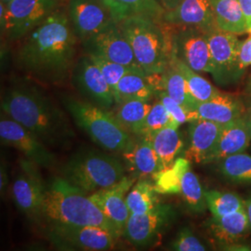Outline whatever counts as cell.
Wrapping results in <instances>:
<instances>
[{"instance_id": "1", "label": "cell", "mask_w": 251, "mask_h": 251, "mask_svg": "<svg viewBox=\"0 0 251 251\" xmlns=\"http://www.w3.org/2000/svg\"><path fill=\"white\" fill-rule=\"evenodd\" d=\"M76 39L69 19L57 9L19 39L15 62L21 70L39 80L61 82L74 65Z\"/></svg>"}, {"instance_id": "2", "label": "cell", "mask_w": 251, "mask_h": 251, "mask_svg": "<svg viewBox=\"0 0 251 251\" xmlns=\"http://www.w3.org/2000/svg\"><path fill=\"white\" fill-rule=\"evenodd\" d=\"M1 108L48 147H66L75 136L63 110L35 86L11 87L2 97Z\"/></svg>"}, {"instance_id": "3", "label": "cell", "mask_w": 251, "mask_h": 251, "mask_svg": "<svg viewBox=\"0 0 251 251\" xmlns=\"http://www.w3.org/2000/svg\"><path fill=\"white\" fill-rule=\"evenodd\" d=\"M42 219L48 225H69L100 227L115 234H123L86 194L67 180L57 177L46 187Z\"/></svg>"}, {"instance_id": "4", "label": "cell", "mask_w": 251, "mask_h": 251, "mask_svg": "<svg viewBox=\"0 0 251 251\" xmlns=\"http://www.w3.org/2000/svg\"><path fill=\"white\" fill-rule=\"evenodd\" d=\"M132 47L140 67L149 74H163L172 57V27L144 17L117 22Z\"/></svg>"}, {"instance_id": "5", "label": "cell", "mask_w": 251, "mask_h": 251, "mask_svg": "<svg viewBox=\"0 0 251 251\" xmlns=\"http://www.w3.org/2000/svg\"><path fill=\"white\" fill-rule=\"evenodd\" d=\"M125 165L116 156L95 149L73 154L62 168V178L91 195L118 183L126 176Z\"/></svg>"}, {"instance_id": "6", "label": "cell", "mask_w": 251, "mask_h": 251, "mask_svg": "<svg viewBox=\"0 0 251 251\" xmlns=\"http://www.w3.org/2000/svg\"><path fill=\"white\" fill-rule=\"evenodd\" d=\"M63 102L75 124L102 149L122 153L131 143V134L118 123L113 112L72 96L63 98Z\"/></svg>"}, {"instance_id": "7", "label": "cell", "mask_w": 251, "mask_h": 251, "mask_svg": "<svg viewBox=\"0 0 251 251\" xmlns=\"http://www.w3.org/2000/svg\"><path fill=\"white\" fill-rule=\"evenodd\" d=\"M59 0H12L1 2V28L11 41L19 40L57 10Z\"/></svg>"}, {"instance_id": "8", "label": "cell", "mask_w": 251, "mask_h": 251, "mask_svg": "<svg viewBox=\"0 0 251 251\" xmlns=\"http://www.w3.org/2000/svg\"><path fill=\"white\" fill-rule=\"evenodd\" d=\"M47 235L60 251H111L118 239L102 228L81 225H49Z\"/></svg>"}, {"instance_id": "9", "label": "cell", "mask_w": 251, "mask_h": 251, "mask_svg": "<svg viewBox=\"0 0 251 251\" xmlns=\"http://www.w3.org/2000/svg\"><path fill=\"white\" fill-rule=\"evenodd\" d=\"M38 166L21 159L19 171L11 185V198L19 210L34 222H42L46 185Z\"/></svg>"}, {"instance_id": "10", "label": "cell", "mask_w": 251, "mask_h": 251, "mask_svg": "<svg viewBox=\"0 0 251 251\" xmlns=\"http://www.w3.org/2000/svg\"><path fill=\"white\" fill-rule=\"evenodd\" d=\"M0 139L3 145L15 148L38 167L49 169L57 163L56 155L46 144L4 112L0 119Z\"/></svg>"}, {"instance_id": "11", "label": "cell", "mask_w": 251, "mask_h": 251, "mask_svg": "<svg viewBox=\"0 0 251 251\" xmlns=\"http://www.w3.org/2000/svg\"><path fill=\"white\" fill-rule=\"evenodd\" d=\"M171 27L172 54L196 72L213 75L207 32L193 27Z\"/></svg>"}, {"instance_id": "12", "label": "cell", "mask_w": 251, "mask_h": 251, "mask_svg": "<svg viewBox=\"0 0 251 251\" xmlns=\"http://www.w3.org/2000/svg\"><path fill=\"white\" fill-rule=\"evenodd\" d=\"M87 54L102 57L130 68H140L134 52L121 27L114 21L98 34L83 41Z\"/></svg>"}, {"instance_id": "13", "label": "cell", "mask_w": 251, "mask_h": 251, "mask_svg": "<svg viewBox=\"0 0 251 251\" xmlns=\"http://www.w3.org/2000/svg\"><path fill=\"white\" fill-rule=\"evenodd\" d=\"M207 40L214 74L212 75L219 83H228L240 77L237 69V58L242 41L237 35L213 28L207 32Z\"/></svg>"}, {"instance_id": "14", "label": "cell", "mask_w": 251, "mask_h": 251, "mask_svg": "<svg viewBox=\"0 0 251 251\" xmlns=\"http://www.w3.org/2000/svg\"><path fill=\"white\" fill-rule=\"evenodd\" d=\"M73 75L76 89L88 101L109 111L117 105L107 81L88 55L75 64Z\"/></svg>"}, {"instance_id": "15", "label": "cell", "mask_w": 251, "mask_h": 251, "mask_svg": "<svg viewBox=\"0 0 251 251\" xmlns=\"http://www.w3.org/2000/svg\"><path fill=\"white\" fill-rule=\"evenodd\" d=\"M69 16L73 29L82 42L115 21L104 0H70Z\"/></svg>"}, {"instance_id": "16", "label": "cell", "mask_w": 251, "mask_h": 251, "mask_svg": "<svg viewBox=\"0 0 251 251\" xmlns=\"http://www.w3.org/2000/svg\"><path fill=\"white\" fill-rule=\"evenodd\" d=\"M174 216L171 206L158 203L144 214H130L123 235L136 247H146L160 235Z\"/></svg>"}, {"instance_id": "17", "label": "cell", "mask_w": 251, "mask_h": 251, "mask_svg": "<svg viewBox=\"0 0 251 251\" xmlns=\"http://www.w3.org/2000/svg\"><path fill=\"white\" fill-rule=\"evenodd\" d=\"M136 180L130 176H125L117 184L90 195V199L108 219L117 225L122 233H124L126 222L130 216L126 198Z\"/></svg>"}, {"instance_id": "18", "label": "cell", "mask_w": 251, "mask_h": 251, "mask_svg": "<svg viewBox=\"0 0 251 251\" xmlns=\"http://www.w3.org/2000/svg\"><path fill=\"white\" fill-rule=\"evenodd\" d=\"M163 22L173 27H193L206 32L216 28L211 0H182L166 10Z\"/></svg>"}, {"instance_id": "19", "label": "cell", "mask_w": 251, "mask_h": 251, "mask_svg": "<svg viewBox=\"0 0 251 251\" xmlns=\"http://www.w3.org/2000/svg\"><path fill=\"white\" fill-rule=\"evenodd\" d=\"M132 139L128 147L122 152L126 171L136 179L154 178L160 171L159 162L150 135L138 136Z\"/></svg>"}, {"instance_id": "20", "label": "cell", "mask_w": 251, "mask_h": 251, "mask_svg": "<svg viewBox=\"0 0 251 251\" xmlns=\"http://www.w3.org/2000/svg\"><path fill=\"white\" fill-rule=\"evenodd\" d=\"M225 125L206 119H195L189 126V146L185 158L196 163H207L214 152Z\"/></svg>"}, {"instance_id": "21", "label": "cell", "mask_w": 251, "mask_h": 251, "mask_svg": "<svg viewBox=\"0 0 251 251\" xmlns=\"http://www.w3.org/2000/svg\"><path fill=\"white\" fill-rule=\"evenodd\" d=\"M246 106L237 97L220 93L214 98L198 102L190 113L189 122L195 119H206L221 125H226L245 116Z\"/></svg>"}, {"instance_id": "22", "label": "cell", "mask_w": 251, "mask_h": 251, "mask_svg": "<svg viewBox=\"0 0 251 251\" xmlns=\"http://www.w3.org/2000/svg\"><path fill=\"white\" fill-rule=\"evenodd\" d=\"M162 90V74H149L143 69H133L126 74L117 85L116 103L130 100H150Z\"/></svg>"}, {"instance_id": "23", "label": "cell", "mask_w": 251, "mask_h": 251, "mask_svg": "<svg viewBox=\"0 0 251 251\" xmlns=\"http://www.w3.org/2000/svg\"><path fill=\"white\" fill-rule=\"evenodd\" d=\"M251 142V116H244L224 126L215 150L208 161H221L235 153L244 152Z\"/></svg>"}, {"instance_id": "24", "label": "cell", "mask_w": 251, "mask_h": 251, "mask_svg": "<svg viewBox=\"0 0 251 251\" xmlns=\"http://www.w3.org/2000/svg\"><path fill=\"white\" fill-rule=\"evenodd\" d=\"M213 238L227 247L235 245L251 232L246 207L223 217H212L208 224Z\"/></svg>"}, {"instance_id": "25", "label": "cell", "mask_w": 251, "mask_h": 251, "mask_svg": "<svg viewBox=\"0 0 251 251\" xmlns=\"http://www.w3.org/2000/svg\"><path fill=\"white\" fill-rule=\"evenodd\" d=\"M116 22L129 17H144L163 22L166 9L160 0H104Z\"/></svg>"}, {"instance_id": "26", "label": "cell", "mask_w": 251, "mask_h": 251, "mask_svg": "<svg viewBox=\"0 0 251 251\" xmlns=\"http://www.w3.org/2000/svg\"><path fill=\"white\" fill-rule=\"evenodd\" d=\"M178 128L179 126H169L150 134L160 171L171 167L183 150L184 143Z\"/></svg>"}, {"instance_id": "27", "label": "cell", "mask_w": 251, "mask_h": 251, "mask_svg": "<svg viewBox=\"0 0 251 251\" xmlns=\"http://www.w3.org/2000/svg\"><path fill=\"white\" fill-rule=\"evenodd\" d=\"M216 26L234 35L249 32L238 0H211Z\"/></svg>"}, {"instance_id": "28", "label": "cell", "mask_w": 251, "mask_h": 251, "mask_svg": "<svg viewBox=\"0 0 251 251\" xmlns=\"http://www.w3.org/2000/svg\"><path fill=\"white\" fill-rule=\"evenodd\" d=\"M152 105L148 100H125L116 105L117 110L114 115L118 123L129 134L140 136Z\"/></svg>"}, {"instance_id": "29", "label": "cell", "mask_w": 251, "mask_h": 251, "mask_svg": "<svg viewBox=\"0 0 251 251\" xmlns=\"http://www.w3.org/2000/svg\"><path fill=\"white\" fill-rule=\"evenodd\" d=\"M162 90L185 108L189 115L198 104V101L194 99L189 91L183 75L179 71V67L172 57L170 65L162 74Z\"/></svg>"}, {"instance_id": "30", "label": "cell", "mask_w": 251, "mask_h": 251, "mask_svg": "<svg viewBox=\"0 0 251 251\" xmlns=\"http://www.w3.org/2000/svg\"><path fill=\"white\" fill-rule=\"evenodd\" d=\"M156 191L146 179H139L127 193L126 201L130 214H144L158 204Z\"/></svg>"}, {"instance_id": "31", "label": "cell", "mask_w": 251, "mask_h": 251, "mask_svg": "<svg viewBox=\"0 0 251 251\" xmlns=\"http://www.w3.org/2000/svg\"><path fill=\"white\" fill-rule=\"evenodd\" d=\"M172 58L179 67V71L183 75L190 93L198 102L206 101L221 93V91L216 89L206 78L198 75V72L190 68L186 63L180 61L175 55L172 54Z\"/></svg>"}, {"instance_id": "32", "label": "cell", "mask_w": 251, "mask_h": 251, "mask_svg": "<svg viewBox=\"0 0 251 251\" xmlns=\"http://www.w3.org/2000/svg\"><path fill=\"white\" fill-rule=\"evenodd\" d=\"M180 195L189 210L194 213H203L207 208L205 192L198 176L192 171H186L180 181Z\"/></svg>"}, {"instance_id": "33", "label": "cell", "mask_w": 251, "mask_h": 251, "mask_svg": "<svg viewBox=\"0 0 251 251\" xmlns=\"http://www.w3.org/2000/svg\"><path fill=\"white\" fill-rule=\"evenodd\" d=\"M188 170V159L178 158L171 167L159 171L155 175V191L161 194L180 193L181 178Z\"/></svg>"}, {"instance_id": "34", "label": "cell", "mask_w": 251, "mask_h": 251, "mask_svg": "<svg viewBox=\"0 0 251 251\" xmlns=\"http://www.w3.org/2000/svg\"><path fill=\"white\" fill-rule=\"evenodd\" d=\"M220 170L226 179L235 183H251V155L239 152L221 160Z\"/></svg>"}, {"instance_id": "35", "label": "cell", "mask_w": 251, "mask_h": 251, "mask_svg": "<svg viewBox=\"0 0 251 251\" xmlns=\"http://www.w3.org/2000/svg\"><path fill=\"white\" fill-rule=\"evenodd\" d=\"M205 197L207 209L216 218L231 214L245 207V201L232 193L206 191Z\"/></svg>"}, {"instance_id": "36", "label": "cell", "mask_w": 251, "mask_h": 251, "mask_svg": "<svg viewBox=\"0 0 251 251\" xmlns=\"http://www.w3.org/2000/svg\"><path fill=\"white\" fill-rule=\"evenodd\" d=\"M169 126H179L180 125L172 118L161 101L157 100L152 103L151 110L147 115L141 135L152 134Z\"/></svg>"}, {"instance_id": "37", "label": "cell", "mask_w": 251, "mask_h": 251, "mask_svg": "<svg viewBox=\"0 0 251 251\" xmlns=\"http://www.w3.org/2000/svg\"><path fill=\"white\" fill-rule=\"evenodd\" d=\"M87 55L90 57L91 61L99 67L100 72L102 73L104 78L106 79L110 88L112 89L114 96L116 95V92H117L118 82L126 74L130 72L133 69H140V68H130L119 63H114L96 55H92V54H87Z\"/></svg>"}, {"instance_id": "38", "label": "cell", "mask_w": 251, "mask_h": 251, "mask_svg": "<svg viewBox=\"0 0 251 251\" xmlns=\"http://www.w3.org/2000/svg\"><path fill=\"white\" fill-rule=\"evenodd\" d=\"M171 250L176 251H205L207 249L190 229L183 228L179 231L174 241L171 243Z\"/></svg>"}, {"instance_id": "39", "label": "cell", "mask_w": 251, "mask_h": 251, "mask_svg": "<svg viewBox=\"0 0 251 251\" xmlns=\"http://www.w3.org/2000/svg\"><path fill=\"white\" fill-rule=\"evenodd\" d=\"M156 97L157 100H159L164 106L167 109V111L171 114L172 118L179 124H184L186 122H189L188 111L180 105L179 102L171 98L164 90H159L156 92Z\"/></svg>"}, {"instance_id": "40", "label": "cell", "mask_w": 251, "mask_h": 251, "mask_svg": "<svg viewBox=\"0 0 251 251\" xmlns=\"http://www.w3.org/2000/svg\"><path fill=\"white\" fill-rule=\"evenodd\" d=\"M249 33L251 35L241 43L238 52L237 69L240 75H242L244 70L251 65V32Z\"/></svg>"}, {"instance_id": "41", "label": "cell", "mask_w": 251, "mask_h": 251, "mask_svg": "<svg viewBox=\"0 0 251 251\" xmlns=\"http://www.w3.org/2000/svg\"><path fill=\"white\" fill-rule=\"evenodd\" d=\"M238 2L242 9L244 16L246 19L247 26L250 31L251 30V0H238Z\"/></svg>"}, {"instance_id": "42", "label": "cell", "mask_w": 251, "mask_h": 251, "mask_svg": "<svg viewBox=\"0 0 251 251\" xmlns=\"http://www.w3.org/2000/svg\"><path fill=\"white\" fill-rule=\"evenodd\" d=\"M9 183V179H8V172H7V167L5 164L1 163V171H0V190L1 194L3 195V192L7 189Z\"/></svg>"}, {"instance_id": "43", "label": "cell", "mask_w": 251, "mask_h": 251, "mask_svg": "<svg viewBox=\"0 0 251 251\" xmlns=\"http://www.w3.org/2000/svg\"><path fill=\"white\" fill-rule=\"evenodd\" d=\"M166 10L174 9L182 0H160Z\"/></svg>"}, {"instance_id": "44", "label": "cell", "mask_w": 251, "mask_h": 251, "mask_svg": "<svg viewBox=\"0 0 251 251\" xmlns=\"http://www.w3.org/2000/svg\"><path fill=\"white\" fill-rule=\"evenodd\" d=\"M245 207H246V211H247L248 218H249V223H250L251 232V197L245 201Z\"/></svg>"}, {"instance_id": "45", "label": "cell", "mask_w": 251, "mask_h": 251, "mask_svg": "<svg viewBox=\"0 0 251 251\" xmlns=\"http://www.w3.org/2000/svg\"><path fill=\"white\" fill-rule=\"evenodd\" d=\"M247 102H248V104L246 107L251 111V79L248 85V88H247Z\"/></svg>"}, {"instance_id": "46", "label": "cell", "mask_w": 251, "mask_h": 251, "mask_svg": "<svg viewBox=\"0 0 251 251\" xmlns=\"http://www.w3.org/2000/svg\"><path fill=\"white\" fill-rule=\"evenodd\" d=\"M11 1H12V0H1V2H3V3L6 4V5L9 4V2H11Z\"/></svg>"}, {"instance_id": "47", "label": "cell", "mask_w": 251, "mask_h": 251, "mask_svg": "<svg viewBox=\"0 0 251 251\" xmlns=\"http://www.w3.org/2000/svg\"><path fill=\"white\" fill-rule=\"evenodd\" d=\"M249 32H251V30H250V31H249Z\"/></svg>"}]
</instances>
